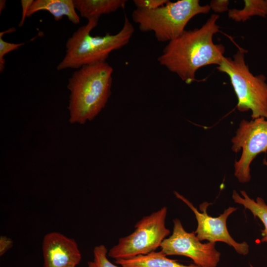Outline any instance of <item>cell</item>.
Instances as JSON below:
<instances>
[{"label": "cell", "instance_id": "cell-4", "mask_svg": "<svg viewBox=\"0 0 267 267\" xmlns=\"http://www.w3.org/2000/svg\"><path fill=\"white\" fill-rule=\"evenodd\" d=\"M209 5H201L198 0L168 1L155 9L136 8L132 14L133 20L142 32H153L160 42H170L180 36L189 21L195 16L207 14Z\"/></svg>", "mask_w": 267, "mask_h": 267}, {"label": "cell", "instance_id": "cell-7", "mask_svg": "<svg viewBox=\"0 0 267 267\" xmlns=\"http://www.w3.org/2000/svg\"><path fill=\"white\" fill-rule=\"evenodd\" d=\"M231 141L234 152L242 150L239 159L234 163V176L240 182H248L251 178V163L258 154L267 152V119L242 120Z\"/></svg>", "mask_w": 267, "mask_h": 267}, {"label": "cell", "instance_id": "cell-11", "mask_svg": "<svg viewBox=\"0 0 267 267\" xmlns=\"http://www.w3.org/2000/svg\"><path fill=\"white\" fill-rule=\"evenodd\" d=\"M76 10L73 0H36L29 8L27 17L44 10L49 12L56 21L66 16L70 22L77 24L80 22V17Z\"/></svg>", "mask_w": 267, "mask_h": 267}, {"label": "cell", "instance_id": "cell-5", "mask_svg": "<svg viewBox=\"0 0 267 267\" xmlns=\"http://www.w3.org/2000/svg\"><path fill=\"white\" fill-rule=\"evenodd\" d=\"M245 50L239 49L233 58L224 57L217 67L227 74L237 98L236 108L241 112L251 110L252 119H267V84L264 75L254 76L245 60Z\"/></svg>", "mask_w": 267, "mask_h": 267}, {"label": "cell", "instance_id": "cell-12", "mask_svg": "<svg viewBox=\"0 0 267 267\" xmlns=\"http://www.w3.org/2000/svg\"><path fill=\"white\" fill-rule=\"evenodd\" d=\"M126 0H73L74 4L82 17L88 20H98L104 14L124 8Z\"/></svg>", "mask_w": 267, "mask_h": 267}, {"label": "cell", "instance_id": "cell-23", "mask_svg": "<svg viewBox=\"0 0 267 267\" xmlns=\"http://www.w3.org/2000/svg\"><path fill=\"white\" fill-rule=\"evenodd\" d=\"M263 163L264 165L267 167V160L266 158L263 160Z\"/></svg>", "mask_w": 267, "mask_h": 267}, {"label": "cell", "instance_id": "cell-20", "mask_svg": "<svg viewBox=\"0 0 267 267\" xmlns=\"http://www.w3.org/2000/svg\"><path fill=\"white\" fill-rule=\"evenodd\" d=\"M13 245V240L7 236L1 235L0 236V256H3L11 249Z\"/></svg>", "mask_w": 267, "mask_h": 267}, {"label": "cell", "instance_id": "cell-8", "mask_svg": "<svg viewBox=\"0 0 267 267\" xmlns=\"http://www.w3.org/2000/svg\"><path fill=\"white\" fill-rule=\"evenodd\" d=\"M215 245L212 242L202 243L195 232L186 231L181 221L175 219L173 232L164 240L160 248L167 256H183L202 267H217L221 254Z\"/></svg>", "mask_w": 267, "mask_h": 267}, {"label": "cell", "instance_id": "cell-15", "mask_svg": "<svg viewBox=\"0 0 267 267\" xmlns=\"http://www.w3.org/2000/svg\"><path fill=\"white\" fill-rule=\"evenodd\" d=\"M244 6L241 9L228 10L229 18L237 22H244L252 16H267V0H244Z\"/></svg>", "mask_w": 267, "mask_h": 267}, {"label": "cell", "instance_id": "cell-21", "mask_svg": "<svg viewBox=\"0 0 267 267\" xmlns=\"http://www.w3.org/2000/svg\"><path fill=\"white\" fill-rule=\"evenodd\" d=\"M33 0H21V4L22 7V17L19 23V26L22 27L24 24L26 17L29 8L33 3Z\"/></svg>", "mask_w": 267, "mask_h": 267}, {"label": "cell", "instance_id": "cell-9", "mask_svg": "<svg viewBox=\"0 0 267 267\" xmlns=\"http://www.w3.org/2000/svg\"><path fill=\"white\" fill-rule=\"evenodd\" d=\"M176 197L184 202L193 212L197 221V226L194 231L200 241L207 240L216 243L222 242L232 247L239 254L246 255L249 253V246L243 241L237 242L230 235L227 226L226 220L228 217L237 208L229 207L224 210L219 216L213 217L208 215L207 209L210 203L204 202L199 206L200 212L193 204L187 199L178 192L175 191Z\"/></svg>", "mask_w": 267, "mask_h": 267}, {"label": "cell", "instance_id": "cell-24", "mask_svg": "<svg viewBox=\"0 0 267 267\" xmlns=\"http://www.w3.org/2000/svg\"><path fill=\"white\" fill-rule=\"evenodd\" d=\"M250 267H254L253 266V265H252L251 264H250Z\"/></svg>", "mask_w": 267, "mask_h": 267}, {"label": "cell", "instance_id": "cell-18", "mask_svg": "<svg viewBox=\"0 0 267 267\" xmlns=\"http://www.w3.org/2000/svg\"><path fill=\"white\" fill-rule=\"evenodd\" d=\"M168 0H134L133 2L137 8L152 10L165 4Z\"/></svg>", "mask_w": 267, "mask_h": 267}, {"label": "cell", "instance_id": "cell-2", "mask_svg": "<svg viewBox=\"0 0 267 267\" xmlns=\"http://www.w3.org/2000/svg\"><path fill=\"white\" fill-rule=\"evenodd\" d=\"M113 68L106 61L85 65L69 78V122L84 124L105 106L111 94Z\"/></svg>", "mask_w": 267, "mask_h": 267}, {"label": "cell", "instance_id": "cell-16", "mask_svg": "<svg viewBox=\"0 0 267 267\" xmlns=\"http://www.w3.org/2000/svg\"><path fill=\"white\" fill-rule=\"evenodd\" d=\"M93 259L88 262V267H119L108 259V251L105 245L100 244L94 247Z\"/></svg>", "mask_w": 267, "mask_h": 267}, {"label": "cell", "instance_id": "cell-22", "mask_svg": "<svg viewBox=\"0 0 267 267\" xmlns=\"http://www.w3.org/2000/svg\"><path fill=\"white\" fill-rule=\"evenodd\" d=\"M6 7V0H0V13Z\"/></svg>", "mask_w": 267, "mask_h": 267}, {"label": "cell", "instance_id": "cell-13", "mask_svg": "<svg viewBox=\"0 0 267 267\" xmlns=\"http://www.w3.org/2000/svg\"><path fill=\"white\" fill-rule=\"evenodd\" d=\"M161 250L127 259H118L115 263L121 267H202L195 264L183 265L167 257Z\"/></svg>", "mask_w": 267, "mask_h": 267}, {"label": "cell", "instance_id": "cell-6", "mask_svg": "<svg viewBox=\"0 0 267 267\" xmlns=\"http://www.w3.org/2000/svg\"><path fill=\"white\" fill-rule=\"evenodd\" d=\"M167 208L164 206L143 217L134 225L130 234L121 237L108 252V256L115 260L127 259L155 251L170 235L166 226Z\"/></svg>", "mask_w": 267, "mask_h": 267}, {"label": "cell", "instance_id": "cell-3", "mask_svg": "<svg viewBox=\"0 0 267 267\" xmlns=\"http://www.w3.org/2000/svg\"><path fill=\"white\" fill-rule=\"evenodd\" d=\"M98 22L96 19L88 20L69 38L65 55L57 65V70L78 69L85 65L105 62L110 53L129 43L134 32V27L125 16L123 26L117 33L92 36L91 32Z\"/></svg>", "mask_w": 267, "mask_h": 267}, {"label": "cell", "instance_id": "cell-17", "mask_svg": "<svg viewBox=\"0 0 267 267\" xmlns=\"http://www.w3.org/2000/svg\"><path fill=\"white\" fill-rule=\"evenodd\" d=\"M16 29L13 27L0 33V72L1 73L4 69L5 63L4 59V56L12 51L18 49L20 47L24 44L23 43L18 44L11 43L3 40L2 37L3 35L7 33H12Z\"/></svg>", "mask_w": 267, "mask_h": 267}, {"label": "cell", "instance_id": "cell-10", "mask_svg": "<svg viewBox=\"0 0 267 267\" xmlns=\"http://www.w3.org/2000/svg\"><path fill=\"white\" fill-rule=\"evenodd\" d=\"M42 252L44 267H76L82 259L76 241L58 232L44 235Z\"/></svg>", "mask_w": 267, "mask_h": 267}, {"label": "cell", "instance_id": "cell-19", "mask_svg": "<svg viewBox=\"0 0 267 267\" xmlns=\"http://www.w3.org/2000/svg\"><path fill=\"white\" fill-rule=\"evenodd\" d=\"M229 3L228 0H212L209 6L215 12L221 13L228 10Z\"/></svg>", "mask_w": 267, "mask_h": 267}, {"label": "cell", "instance_id": "cell-1", "mask_svg": "<svg viewBox=\"0 0 267 267\" xmlns=\"http://www.w3.org/2000/svg\"><path fill=\"white\" fill-rule=\"evenodd\" d=\"M217 14H212L199 28L185 30L170 42L158 57L159 64L176 74L185 83L195 80V73L201 67L220 65L224 58L225 47L215 44L214 35L219 31Z\"/></svg>", "mask_w": 267, "mask_h": 267}, {"label": "cell", "instance_id": "cell-14", "mask_svg": "<svg viewBox=\"0 0 267 267\" xmlns=\"http://www.w3.org/2000/svg\"><path fill=\"white\" fill-rule=\"evenodd\" d=\"M241 196L235 190L232 192V198L234 202L241 205L245 210H249L254 218L259 219L263 222L264 228L261 230L262 238L260 242L267 243V204L264 200L258 197L256 200L251 198L245 190L240 191Z\"/></svg>", "mask_w": 267, "mask_h": 267}]
</instances>
